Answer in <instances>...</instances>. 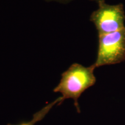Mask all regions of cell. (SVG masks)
<instances>
[{"label": "cell", "mask_w": 125, "mask_h": 125, "mask_svg": "<svg viewBox=\"0 0 125 125\" xmlns=\"http://www.w3.org/2000/svg\"><path fill=\"white\" fill-rule=\"evenodd\" d=\"M95 69L93 64L85 67L79 63L73 64L62 73L60 82L53 92L61 93L62 102L68 98L74 100L76 110L80 113L78 99L85 90L96 83Z\"/></svg>", "instance_id": "1"}, {"label": "cell", "mask_w": 125, "mask_h": 125, "mask_svg": "<svg viewBox=\"0 0 125 125\" xmlns=\"http://www.w3.org/2000/svg\"><path fill=\"white\" fill-rule=\"evenodd\" d=\"M95 68L121 63L125 61V27L116 32L98 35Z\"/></svg>", "instance_id": "2"}, {"label": "cell", "mask_w": 125, "mask_h": 125, "mask_svg": "<svg viewBox=\"0 0 125 125\" xmlns=\"http://www.w3.org/2000/svg\"><path fill=\"white\" fill-rule=\"evenodd\" d=\"M62 103V97L57 98L55 100L52 101L48 105H46L45 107L42 108L41 110L38 111V112H36L34 114L32 119L31 121L28 122H23L21 123L18 125H12V124H8L7 125H34L37 122H40L43 119L45 118V116L48 114L51 109L54 107L56 104H59L60 105Z\"/></svg>", "instance_id": "4"}, {"label": "cell", "mask_w": 125, "mask_h": 125, "mask_svg": "<svg viewBox=\"0 0 125 125\" xmlns=\"http://www.w3.org/2000/svg\"><path fill=\"white\" fill-rule=\"evenodd\" d=\"M98 8L92 12L90 20L94 24L98 35L116 32L125 27V12L122 3L109 5L105 0L98 1Z\"/></svg>", "instance_id": "3"}, {"label": "cell", "mask_w": 125, "mask_h": 125, "mask_svg": "<svg viewBox=\"0 0 125 125\" xmlns=\"http://www.w3.org/2000/svg\"><path fill=\"white\" fill-rule=\"evenodd\" d=\"M95 1H97V2H98V1H100V0H95Z\"/></svg>", "instance_id": "5"}]
</instances>
